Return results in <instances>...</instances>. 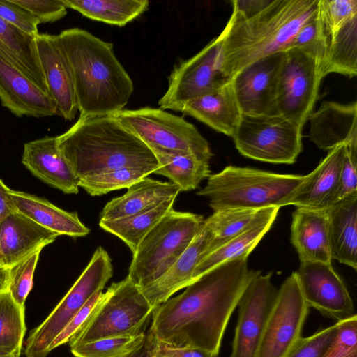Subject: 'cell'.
Here are the masks:
<instances>
[{"label":"cell","mask_w":357,"mask_h":357,"mask_svg":"<svg viewBox=\"0 0 357 357\" xmlns=\"http://www.w3.org/2000/svg\"><path fill=\"white\" fill-rule=\"evenodd\" d=\"M59 235L15 211L0 223V264L11 268L52 243Z\"/></svg>","instance_id":"obj_21"},{"label":"cell","mask_w":357,"mask_h":357,"mask_svg":"<svg viewBox=\"0 0 357 357\" xmlns=\"http://www.w3.org/2000/svg\"><path fill=\"white\" fill-rule=\"evenodd\" d=\"M308 310L293 272L277 291L257 357H287L302 337Z\"/></svg>","instance_id":"obj_13"},{"label":"cell","mask_w":357,"mask_h":357,"mask_svg":"<svg viewBox=\"0 0 357 357\" xmlns=\"http://www.w3.org/2000/svg\"><path fill=\"white\" fill-rule=\"evenodd\" d=\"M40 251H38L10 268L8 291L14 301L24 307L33 287L34 271Z\"/></svg>","instance_id":"obj_39"},{"label":"cell","mask_w":357,"mask_h":357,"mask_svg":"<svg viewBox=\"0 0 357 357\" xmlns=\"http://www.w3.org/2000/svg\"><path fill=\"white\" fill-rule=\"evenodd\" d=\"M322 357H357V316L340 321L337 336Z\"/></svg>","instance_id":"obj_41"},{"label":"cell","mask_w":357,"mask_h":357,"mask_svg":"<svg viewBox=\"0 0 357 357\" xmlns=\"http://www.w3.org/2000/svg\"><path fill=\"white\" fill-rule=\"evenodd\" d=\"M322 79L315 56L298 48L284 50L276 91L278 114L303 127L312 113Z\"/></svg>","instance_id":"obj_11"},{"label":"cell","mask_w":357,"mask_h":357,"mask_svg":"<svg viewBox=\"0 0 357 357\" xmlns=\"http://www.w3.org/2000/svg\"><path fill=\"white\" fill-rule=\"evenodd\" d=\"M211 238V231L204 221L192 243L168 271L141 290L154 309L192 282L195 269L202 259Z\"/></svg>","instance_id":"obj_24"},{"label":"cell","mask_w":357,"mask_h":357,"mask_svg":"<svg viewBox=\"0 0 357 357\" xmlns=\"http://www.w3.org/2000/svg\"><path fill=\"white\" fill-rule=\"evenodd\" d=\"M271 276V272L259 275L242 294L238 304V320L229 357H257L278 291Z\"/></svg>","instance_id":"obj_14"},{"label":"cell","mask_w":357,"mask_h":357,"mask_svg":"<svg viewBox=\"0 0 357 357\" xmlns=\"http://www.w3.org/2000/svg\"><path fill=\"white\" fill-rule=\"evenodd\" d=\"M104 296L102 291L96 293L79 312L72 318L63 331L54 340L49 348V352L54 349L69 342L86 324L87 321L95 312Z\"/></svg>","instance_id":"obj_43"},{"label":"cell","mask_w":357,"mask_h":357,"mask_svg":"<svg viewBox=\"0 0 357 357\" xmlns=\"http://www.w3.org/2000/svg\"><path fill=\"white\" fill-rule=\"evenodd\" d=\"M20 354L15 351L4 347H0V357H20Z\"/></svg>","instance_id":"obj_51"},{"label":"cell","mask_w":357,"mask_h":357,"mask_svg":"<svg viewBox=\"0 0 357 357\" xmlns=\"http://www.w3.org/2000/svg\"><path fill=\"white\" fill-rule=\"evenodd\" d=\"M0 100L15 116L42 118L57 114L48 94L0 53Z\"/></svg>","instance_id":"obj_18"},{"label":"cell","mask_w":357,"mask_h":357,"mask_svg":"<svg viewBox=\"0 0 357 357\" xmlns=\"http://www.w3.org/2000/svg\"><path fill=\"white\" fill-rule=\"evenodd\" d=\"M270 208L260 210L232 208L214 211L204 220L211 231V238L202 258L248 229Z\"/></svg>","instance_id":"obj_35"},{"label":"cell","mask_w":357,"mask_h":357,"mask_svg":"<svg viewBox=\"0 0 357 357\" xmlns=\"http://www.w3.org/2000/svg\"><path fill=\"white\" fill-rule=\"evenodd\" d=\"M11 190L0 179V223L9 214L17 211L10 195Z\"/></svg>","instance_id":"obj_49"},{"label":"cell","mask_w":357,"mask_h":357,"mask_svg":"<svg viewBox=\"0 0 357 357\" xmlns=\"http://www.w3.org/2000/svg\"><path fill=\"white\" fill-rule=\"evenodd\" d=\"M356 167L357 145H345L335 203L357 193Z\"/></svg>","instance_id":"obj_44"},{"label":"cell","mask_w":357,"mask_h":357,"mask_svg":"<svg viewBox=\"0 0 357 357\" xmlns=\"http://www.w3.org/2000/svg\"><path fill=\"white\" fill-rule=\"evenodd\" d=\"M310 137L319 149L331 151L336 146L357 145V102L340 104L326 101L312 113Z\"/></svg>","instance_id":"obj_22"},{"label":"cell","mask_w":357,"mask_h":357,"mask_svg":"<svg viewBox=\"0 0 357 357\" xmlns=\"http://www.w3.org/2000/svg\"><path fill=\"white\" fill-rule=\"evenodd\" d=\"M180 112L231 137L242 116L231 81L218 89L188 100Z\"/></svg>","instance_id":"obj_25"},{"label":"cell","mask_w":357,"mask_h":357,"mask_svg":"<svg viewBox=\"0 0 357 357\" xmlns=\"http://www.w3.org/2000/svg\"><path fill=\"white\" fill-rule=\"evenodd\" d=\"M73 9L93 20L124 26L149 8L148 0H63Z\"/></svg>","instance_id":"obj_33"},{"label":"cell","mask_w":357,"mask_h":357,"mask_svg":"<svg viewBox=\"0 0 357 357\" xmlns=\"http://www.w3.org/2000/svg\"><path fill=\"white\" fill-rule=\"evenodd\" d=\"M56 139L79 179L124 167H158L151 149L113 115L79 116Z\"/></svg>","instance_id":"obj_4"},{"label":"cell","mask_w":357,"mask_h":357,"mask_svg":"<svg viewBox=\"0 0 357 357\" xmlns=\"http://www.w3.org/2000/svg\"><path fill=\"white\" fill-rule=\"evenodd\" d=\"M25 331L24 307L17 304L8 291L0 293V347L20 354Z\"/></svg>","instance_id":"obj_37"},{"label":"cell","mask_w":357,"mask_h":357,"mask_svg":"<svg viewBox=\"0 0 357 357\" xmlns=\"http://www.w3.org/2000/svg\"><path fill=\"white\" fill-rule=\"evenodd\" d=\"M112 275V259L107 250L99 246L62 300L44 321L30 332L26 342V357H46L54 340L89 299L102 291Z\"/></svg>","instance_id":"obj_8"},{"label":"cell","mask_w":357,"mask_h":357,"mask_svg":"<svg viewBox=\"0 0 357 357\" xmlns=\"http://www.w3.org/2000/svg\"><path fill=\"white\" fill-rule=\"evenodd\" d=\"M302 129L280 116L242 115L232 136L245 157L266 162L293 164L302 151Z\"/></svg>","instance_id":"obj_10"},{"label":"cell","mask_w":357,"mask_h":357,"mask_svg":"<svg viewBox=\"0 0 357 357\" xmlns=\"http://www.w3.org/2000/svg\"><path fill=\"white\" fill-rule=\"evenodd\" d=\"M176 198L140 213L115 220H99L105 231L122 240L134 254L145 236L173 208Z\"/></svg>","instance_id":"obj_34"},{"label":"cell","mask_w":357,"mask_h":357,"mask_svg":"<svg viewBox=\"0 0 357 357\" xmlns=\"http://www.w3.org/2000/svg\"><path fill=\"white\" fill-rule=\"evenodd\" d=\"M306 175L281 174L250 167L227 166L211 174L197 192L209 199L213 211L280 207L305 180Z\"/></svg>","instance_id":"obj_5"},{"label":"cell","mask_w":357,"mask_h":357,"mask_svg":"<svg viewBox=\"0 0 357 357\" xmlns=\"http://www.w3.org/2000/svg\"><path fill=\"white\" fill-rule=\"evenodd\" d=\"M58 37L70 66L79 116L123 109L134 86L113 45L79 28L63 30Z\"/></svg>","instance_id":"obj_2"},{"label":"cell","mask_w":357,"mask_h":357,"mask_svg":"<svg viewBox=\"0 0 357 357\" xmlns=\"http://www.w3.org/2000/svg\"><path fill=\"white\" fill-rule=\"evenodd\" d=\"M154 308L128 277L112 283L84 327L70 340V347L96 340L143 333Z\"/></svg>","instance_id":"obj_7"},{"label":"cell","mask_w":357,"mask_h":357,"mask_svg":"<svg viewBox=\"0 0 357 357\" xmlns=\"http://www.w3.org/2000/svg\"><path fill=\"white\" fill-rule=\"evenodd\" d=\"M153 357H218V356L198 348L173 347L158 342Z\"/></svg>","instance_id":"obj_47"},{"label":"cell","mask_w":357,"mask_h":357,"mask_svg":"<svg viewBox=\"0 0 357 357\" xmlns=\"http://www.w3.org/2000/svg\"><path fill=\"white\" fill-rule=\"evenodd\" d=\"M340 321L301 337L287 357H322L334 342L338 331Z\"/></svg>","instance_id":"obj_40"},{"label":"cell","mask_w":357,"mask_h":357,"mask_svg":"<svg viewBox=\"0 0 357 357\" xmlns=\"http://www.w3.org/2000/svg\"><path fill=\"white\" fill-rule=\"evenodd\" d=\"M146 335L105 337L70 347L75 357H127L143 343Z\"/></svg>","instance_id":"obj_38"},{"label":"cell","mask_w":357,"mask_h":357,"mask_svg":"<svg viewBox=\"0 0 357 357\" xmlns=\"http://www.w3.org/2000/svg\"><path fill=\"white\" fill-rule=\"evenodd\" d=\"M10 268L0 264V293L8 290Z\"/></svg>","instance_id":"obj_50"},{"label":"cell","mask_w":357,"mask_h":357,"mask_svg":"<svg viewBox=\"0 0 357 357\" xmlns=\"http://www.w3.org/2000/svg\"><path fill=\"white\" fill-rule=\"evenodd\" d=\"M283 57L284 51L264 57L243 68L231 79L242 115L280 116L276 91Z\"/></svg>","instance_id":"obj_16"},{"label":"cell","mask_w":357,"mask_h":357,"mask_svg":"<svg viewBox=\"0 0 357 357\" xmlns=\"http://www.w3.org/2000/svg\"><path fill=\"white\" fill-rule=\"evenodd\" d=\"M301 49L317 58L319 66L324 59V49L320 36L317 10L298 30L289 48ZM288 48V49H289Z\"/></svg>","instance_id":"obj_42"},{"label":"cell","mask_w":357,"mask_h":357,"mask_svg":"<svg viewBox=\"0 0 357 357\" xmlns=\"http://www.w3.org/2000/svg\"><path fill=\"white\" fill-rule=\"evenodd\" d=\"M221 43L218 36L195 56L174 68L167 89L158 101L160 109L180 112L188 100L231 81L221 70Z\"/></svg>","instance_id":"obj_12"},{"label":"cell","mask_w":357,"mask_h":357,"mask_svg":"<svg viewBox=\"0 0 357 357\" xmlns=\"http://www.w3.org/2000/svg\"><path fill=\"white\" fill-rule=\"evenodd\" d=\"M10 195L17 212L59 236L84 237L90 232L76 212L64 211L45 199L24 192L11 190Z\"/></svg>","instance_id":"obj_28"},{"label":"cell","mask_w":357,"mask_h":357,"mask_svg":"<svg viewBox=\"0 0 357 357\" xmlns=\"http://www.w3.org/2000/svg\"><path fill=\"white\" fill-rule=\"evenodd\" d=\"M154 154L158 169L154 172L168 178L181 191L198 188L211 175L209 159L195 153L149 147Z\"/></svg>","instance_id":"obj_30"},{"label":"cell","mask_w":357,"mask_h":357,"mask_svg":"<svg viewBox=\"0 0 357 357\" xmlns=\"http://www.w3.org/2000/svg\"><path fill=\"white\" fill-rule=\"evenodd\" d=\"M319 0H271L246 18L231 15L219 35L221 70L231 79L243 68L289 47L300 28L317 12Z\"/></svg>","instance_id":"obj_3"},{"label":"cell","mask_w":357,"mask_h":357,"mask_svg":"<svg viewBox=\"0 0 357 357\" xmlns=\"http://www.w3.org/2000/svg\"><path fill=\"white\" fill-rule=\"evenodd\" d=\"M0 17L32 36L39 33V21L13 0H0Z\"/></svg>","instance_id":"obj_45"},{"label":"cell","mask_w":357,"mask_h":357,"mask_svg":"<svg viewBox=\"0 0 357 357\" xmlns=\"http://www.w3.org/2000/svg\"><path fill=\"white\" fill-rule=\"evenodd\" d=\"M155 166L124 167L79 179V187L91 196H101L114 190L128 188L154 173Z\"/></svg>","instance_id":"obj_36"},{"label":"cell","mask_w":357,"mask_h":357,"mask_svg":"<svg viewBox=\"0 0 357 357\" xmlns=\"http://www.w3.org/2000/svg\"><path fill=\"white\" fill-rule=\"evenodd\" d=\"M280 208L277 206L271 207L267 213L248 229L204 257L195 269L192 282L225 262L238 257H248L269 231Z\"/></svg>","instance_id":"obj_31"},{"label":"cell","mask_w":357,"mask_h":357,"mask_svg":"<svg viewBox=\"0 0 357 357\" xmlns=\"http://www.w3.org/2000/svg\"><path fill=\"white\" fill-rule=\"evenodd\" d=\"M271 0H234L231 1V15L246 18L251 17L264 9Z\"/></svg>","instance_id":"obj_48"},{"label":"cell","mask_w":357,"mask_h":357,"mask_svg":"<svg viewBox=\"0 0 357 357\" xmlns=\"http://www.w3.org/2000/svg\"><path fill=\"white\" fill-rule=\"evenodd\" d=\"M324 56L320 66L324 78L329 73L349 77L357 75V17L324 38Z\"/></svg>","instance_id":"obj_32"},{"label":"cell","mask_w":357,"mask_h":357,"mask_svg":"<svg viewBox=\"0 0 357 357\" xmlns=\"http://www.w3.org/2000/svg\"><path fill=\"white\" fill-rule=\"evenodd\" d=\"M344 144L329 151L327 155L299 186L280 204L311 208H328L335 201L339 186Z\"/></svg>","instance_id":"obj_19"},{"label":"cell","mask_w":357,"mask_h":357,"mask_svg":"<svg viewBox=\"0 0 357 357\" xmlns=\"http://www.w3.org/2000/svg\"><path fill=\"white\" fill-rule=\"evenodd\" d=\"M35 37L0 17V53L38 87L48 94L40 65Z\"/></svg>","instance_id":"obj_29"},{"label":"cell","mask_w":357,"mask_h":357,"mask_svg":"<svg viewBox=\"0 0 357 357\" xmlns=\"http://www.w3.org/2000/svg\"><path fill=\"white\" fill-rule=\"evenodd\" d=\"M331 256L357 269V193L327 208Z\"/></svg>","instance_id":"obj_27"},{"label":"cell","mask_w":357,"mask_h":357,"mask_svg":"<svg viewBox=\"0 0 357 357\" xmlns=\"http://www.w3.org/2000/svg\"><path fill=\"white\" fill-rule=\"evenodd\" d=\"M113 116L148 147L212 157L208 142L193 124L164 109H123Z\"/></svg>","instance_id":"obj_9"},{"label":"cell","mask_w":357,"mask_h":357,"mask_svg":"<svg viewBox=\"0 0 357 357\" xmlns=\"http://www.w3.org/2000/svg\"><path fill=\"white\" fill-rule=\"evenodd\" d=\"M260 274L248 268V257L220 264L155 307L149 332L159 343L198 348L218 356L233 312L247 287Z\"/></svg>","instance_id":"obj_1"},{"label":"cell","mask_w":357,"mask_h":357,"mask_svg":"<svg viewBox=\"0 0 357 357\" xmlns=\"http://www.w3.org/2000/svg\"><path fill=\"white\" fill-rule=\"evenodd\" d=\"M22 162L36 177L66 194L79 192V179L57 145L56 137L26 142Z\"/></svg>","instance_id":"obj_20"},{"label":"cell","mask_w":357,"mask_h":357,"mask_svg":"<svg viewBox=\"0 0 357 357\" xmlns=\"http://www.w3.org/2000/svg\"><path fill=\"white\" fill-rule=\"evenodd\" d=\"M180 192V188L172 182L144 177L129 187L124 195L109 201L100 212V220L130 216L176 198Z\"/></svg>","instance_id":"obj_26"},{"label":"cell","mask_w":357,"mask_h":357,"mask_svg":"<svg viewBox=\"0 0 357 357\" xmlns=\"http://www.w3.org/2000/svg\"><path fill=\"white\" fill-rule=\"evenodd\" d=\"M296 273L309 307L336 321L356 314L349 292L331 263L302 261Z\"/></svg>","instance_id":"obj_15"},{"label":"cell","mask_w":357,"mask_h":357,"mask_svg":"<svg viewBox=\"0 0 357 357\" xmlns=\"http://www.w3.org/2000/svg\"><path fill=\"white\" fill-rule=\"evenodd\" d=\"M291 242L301 262L331 263L327 208L297 207L292 213Z\"/></svg>","instance_id":"obj_23"},{"label":"cell","mask_w":357,"mask_h":357,"mask_svg":"<svg viewBox=\"0 0 357 357\" xmlns=\"http://www.w3.org/2000/svg\"><path fill=\"white\" fill-rule=\"evenodd\" d=\"M33 15L40 23L54 22L66 16L63 0H13Z\"/></svg>","instance_id":"obj_46"},{"label":"cell","mask_w":357,"mask_h":357,"mask_svg":"<svg viewBox=\"0 0 357 357\" xmlns=\"http://www.w3.org/2000/svg\"><path fill=\"white\" fill-rule=\"evenodd\" d=\"M204 222L201 215L171 209L140 242L127 277L141 290L154 282L190 245Z\"/></svg>","instance_id":"obj_6"},{"label":"cell","mask_w":357,"mask_h":357,"mask_svg":"<svg viewBox=\"0 0 357 357\" xmlns=\"http://www.w3.org/2000/svg\"><path fill=\"white\" fill-rule=\"evenodd\" d=\"M35 40L48 94L57 115L73 120L78 112L73 79L58 35L38 33Z\"/></svg>","instance_id":"obj_17"}]
</instances>
